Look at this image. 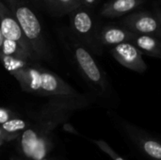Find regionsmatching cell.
Listing matches in <instances>:
<instances>
[{"label":"cell","instance_id":"1","mask_svg":"<svg viewBox=\"0 0 161 160\" xmlns=\"http://www.w3.org/2000/svg\"><path fill=\"white\" fill-rule=\"evenodd\" d=\"M22 90L41 96H79L80 94L59 76L35 62L14 75Z\"/></svg>","mask_w":161,"mask_h":160},{"label":"cell","instance_id":"2","mask_svg":"<svg viewBox=\"0 0 161 160\" xmlns=\"http://www.w3.org/2000/svg\"><path fill=\"white\" fill-rule=\"evenodd\" d=\"M87 98L79 96H56L33 115V129L39 136L51 135V131L60 123L65 122L70 114L89 105Z\"/></svg>","mask_w":161,"mask_h":160},{"label":"cell","instance_id":"3","mask_svg":"<svg viewBox=\"0 0 161 160\" xmlns=\"http://www.w3.org/2000/svg\"><path fill=\"white\" fill-rule=\"evenodd\" d=\"M5 2L17 20L38 59H48L50 58L49 48L35 10L25 0H5Z\"/></svg>","mask_w":161,"mask_h":160},{"label":"cell","instance_id":"4","mask_svg":"<svg viewBox=\"0 0 161 160\" xmlns=\"http://www.w3.org/2000/svg\"><path fill=\"white\" fill-rule=\"evenodd\" d=\"M74 56L81 73L89 84L92 85L97 92H106L108 87L106 77L90 52L83 46L75 45Z\"/></svg>","mask_w":161,"mask_h":160},{"label":"cell","instance_id":"5","mask_svg":"<svg viewBox=\"0 0 161 160\" xmlns=\"http://www.w3.org/2000/svg\"><path fill=\"white\" fill-rule=\"evenodd\" d=\"M123 27L139 35H151L159 39L160 22L159 17H156L149 11L134 12L122 21Z\"/></svg>","mask_w":161,"mask_h":160},{"label":"cell","instance_id":"6","mask_svg":"<svg viewBox=\"0 0 161 160\" xmlns=\"http://www.w3.org/2000/svg\"><path fill=\"white\" fill-rule=\"evenodd\" d=\"M0 29L4 39L17 42L27 53H29L37 60H39L36 55L34 54L29 42L25 39L14 15L1 0H0Z\"/></svg>","mask_w":161,"mask_h":160},{"label":"cell","instance_id":"7","mask_svg":"<svg viewBox=\"0 0 161 160\" xmlns=\"http://www.w3.org/2000/svg\"><path fill=\"white\" fill-rule=\"evenodd\" d=\"M113 58L123 66L135 71L143 73L147 69V65L142 58V52L130 42H123L113 46L111 49Z\"/></svg>","mask_w":161,"mask_h":160},{"label":"cell","instance_id":"8","mask_svg":"<svg viewBox=\"0 0 161 160\" xmlns=\"http://www.w3.org/2000/svg\"><path fill=\"white\" fill-rule=\"evenodd\" d=\"M71 25L75 33L83 40L91 41L93 37L94 24L89 11L82 7L71 12Z\"/></svg>","mask_w":161,"mask_h":160},{"label":"cell","instance_id":"9","mask_svg":"<svg viewBox=\"0 0 161 160\" xmlns=\"http://www.w3.org/2000/svg\"><path fill=\"white\" fill-rule=\"evenodd\" d=\"M125 131L149 157L155 160H161V145L158 141L141 133L137 128L129 124L125 125Z\"/></svg>","mask_w":161,"mask_h":160},{"label":"cell","instance_id":"10","mask_svg":"<svg viewBox=\"0 0 161 160\" xmlns=\"http://www.w3.org/2000/svg\"><path fill=\"white\" fill-rule=\"evenodd\" d=\"M136 34L119 26L108 25L101 29L96 39L104 45H117L123 42H131Z\"/></svg>","mask_w":161,"mask_h":160},{"label":"cell","instance_id":"11","mask_svg":"<svg viewBox=\"0 0 161 160\" xmlns=\"http://www.w3.org/2000/svg\"><path fill=\"white\" fill-rule=\"evenodd\" d=\"M142 2L143 0H110L103 6L101 14L105 17H119L132 11Z\"/></svg>","mask_w":161,"mask_h":160},{"label":"cell","instance_id":"12","mask_svg":"<svg viewBox=\"0 0 161 160\" xmlns=\"http://www.w3.org/2000/svg\"><path fill=\"white\" fill-rule=\"evenodd\" d=\"M130 43L135 45L142 54L154 58H161L160 41L155 36L136 34Z\"/></svg>","mask_w":161,"mask_h":160},{"label":"cell","instance_id":"13","mask_svg":"<svg viewBox=\"0 0 161 160\" xmlns=\"http://www.w3.org/2000/svg\"><path fill=\"white\" fill-rule=\"evenodd\" d=\"M31 126V122L21 119L18 116L8 120L0 125V129L3 133L5 141H10L18 139L22 133Z\"/></svg>","mask_w":161,"mask_h":160},{"label":"cell","instance_id":"14","mask_svg":"<svg viewBox=\"0 0 161 160\" xmlns=\"http://www.w3.org/2000/svg\"><path fill=\"white\" fill-rule=\"evenodd\" d=\"M0 54L5 55V56H9V57H14V58H24V59H28L31 61H37V59L31 56L29 53H27L20 44L13 41L9 40H4Z\"/></svg>","mask_w":161,"mask_h":160},{"label":"cell","instance_id":"15","mask_svg":"<svg viewBox=\"0 0 161 160\" xmlns=\"http://www.w3.org/2000/svg\"><path fill=\"white\" fill-rule=\"evenodd\" d=\"M0 61L5 67V69L10 73L13 76L21 72L22 70L25 69L27 66H29L31 63L35 61H31L28 59H24V58H14V57H9V56H5L0 54Z\"/></svg>","mask_w":161,"mask_h":160},{"label":"cell","instance_id":"16","mask_svg":"<svg viewBox=\"0 0 161 160\" xmlns=\"http://www.w3.org/2000/svg\"><path fill=\"white\" fill-rule=\"evenodd\" d=\"M56 6L58 14L61 13H71L77 9L81 6L80 0H52Z\"/></svg>","mask_w":161,"mask_h":160},{"label":"cell","instance_id":"17","mask_svg":"<svg viewBox=\"0 0 161 160\" xmlns=\"http://www.w3.org/2000/svg\"><path fill=\"white\" fill-rule=\"evenodd\" d=\"M93 142L103 151V152H105L107 155H108L113 160H125L122 157H120L106 141H102V140H99V141H97V140H94L93 141Z\"/></svg>","mask_w":161,"mask_h":160},{"label":"cell","instance_id":"18","mask_svg":"<svg viewBox=\"0 0 161 160\" xmlns=\"http://www.w3.org/2000/svg\"><path fill=\"white\" fill-rule=\"evenodd\" d=\"M15 117H17V115L11 110L4 108H0V125Z\"/></svg>","mask_w":161,"mask_h":160},{"label":"cell","instance_id":"19","mask_svg":"<svg viewBox=\"0 0 161 160\" xmlns=\"http://www.w3.org/2000/svg\"><path fill=\"white\" fill-rule=\"evenodd\" d=\"M35 1H36V2H39V3L44 4V5L47 7V8H48L49 10H51L52 12H54V13H56V14H58V9H57L56 6L54 5V3H53L52 0H35Z\"/></svg>","mask_w":161,"mask_h":160},{"label":"cell","instance_id":"20","mask_svg":"<svg viewBox=\"0 0 161 160\" xmlns=\"http://www.w3.org/2000/svg\"><path fill=\"white\" fill-rule=\"evenodd\" d=\"M98 0H81V6L82 7H88L92 8L96 5Z\"/></svg>","mask_w":161,"mask_h":160},{"label":"cell","instance_id":"21","mask_svg":"<svg viewBox=\"0 0 161 160\" xmlns=\"http://www.w3.org/2000/svg\"><path fill=\"white\" fill-rule=\"evenodd\" d=\"M5 142H6V141H5V139H4L3 133H2V131H1V129H0V146H1V145H3Z\"/></svg>","mask_w":161,"mask_h":160},{"label":"cell","instance_id":"22","mask_svg":"<svg viewBox=\"0 0 161 160\" xmlns=\"http://www.w3.org/2000/svg\"><path fill=\"white\" fill-rule=\"evenodd\" d=\"M4 37L2 35V32H1V29H0V51H1V48H2V45H3V42H4Z\"/></svg>","mask_w":161,"mask_h":160},{"label":"cell","instance_id":"23","mask_svg":"<svg viewBox=\"0 0 161 160\" xmlns=\"http://www.w3.org/2000/svg\"><path fill=\"white\" fill-rule=\"evenodd\" d=\"M10 160H31V159H23V158H17V157H11ZM42 160H52V159H47V158H44V159Z\"/></svg>","mask_w":161,"mask_h":160},{"label":"cell","instance_id":"24","mask_svg":"<svg viewBox=\"0 0 161 160\" xmlns=\"http://www.w3.org/2000/svg\"><path fill=\"white\" fill-rule=\"evenodd\" d=\"M80 1H81V0H80Z\"/></svg>","mask_w":161,"mask_h":160}]
</instances>
